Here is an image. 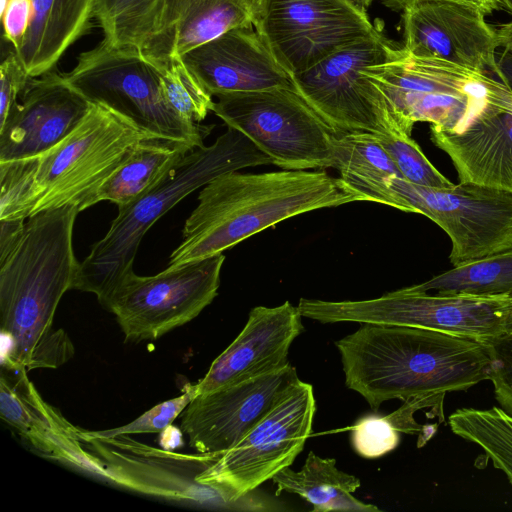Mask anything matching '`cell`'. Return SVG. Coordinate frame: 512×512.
<instances>
[{
	"label": "cell",
	"instance_id": "6da1fadb",
	"mask_svg": "<svg viewBox=\"0 0 512 512\" xmlns=\"http://www.w3.org/2000/svg\"><path fill=\"white\" fill-rule=\"evenodd\" d=\"M79 212L67 205L32 215L18 244L0 259V328L7 341L3 363L56 369L74 356L70 337L55 329L53 320L80 264L73 249Z\"/></svg>",
	"mask_w": 512,
	"mask_h": 512
},
{
	"label": "cell",
	"instance_id": "7a4b0ae2",
	"mask_svg": "<svg viewBox=\"0 0 512 512\" xmlns=\"http://www.w3.org/2000/svg\"><path fill=\"white\" fill-rule=\"evenodd\" d=\"M346 386L373 410L392 399L465 391L489 379L485 342L400 325L360 323L335 342Z\"/></svg>",
	"mask_w": 512,
	"mask_h": 512
},
{
	"label": "cell",
	"instance_id": "3957f363",
	"mask_svg": "<svg viewBox=\"0 0 512 512\" xmlns=\"http://www.w3.org/2000/svg\"><path fill=\"white\" fill-rule=\"evenodd\" d=\"M354 201L341 178L324 171L221 174L202 187L168 265L220 254L283 220Z\"/></svg>",
	"mask_w": 512,
	"mask_h": 512
},
{
	"label": "cell",
	"instance_id": "277c9868",
	"mask_svg": "<svg viewBox=\"0 0 512 512\" xmlns=\"http://www.w3.org/2000/svg\"><path fill=\"white\" fill-rule=\"evenodd\" d=\"M267 164H272L270 157L231 127L213 144L189 151L151 189L118 208L107 233L79 264L73 289L94 294L107 309L117 288L133 272L143 237L160 217L221 174Z\"/></svg>",
	"mask_w": 512,
	"mask_h": 512
},
{
	"label": "cell",
	"instance_id": "5b68a950",
	"mask_svg": "<svg viewBox=\"0 0 512 512\" xmlns=\"http://www.w3.org/2000/svg\"><path fill=\"white\" fill-rule=\"evenodd\" d=\"M399 127L411 135L416 122L452 133L487 114L512 108V90L496 76L397 46L385 62L366 67Z\"/></svg>",
	"mask_w": 512,
	"mask_h": 512
},
{
	"label": "cell",
	"instance_id": "8992f818",
	"mask_svg": "<svg viewBox=\"0 0 512 512\" xmlns=\"http://www.w3.org/2000/svg\"><path fill=\"white\" fill-rule=\"evenodd\" d=\"M341 179L358 201L422 214L435 222L451 240L453 266L512 248V192L470 182L430 188L399 177Z\"/></svg>",
	"mask_w": 512,
	"mask_h": 512
},
{
	"label": "cell",
	"instance_id": "52a82bcc",
	"mask_svg": "<svg viewBox=\"0 0 512 512\" xmlns=\"http://www.w3.org/2000/svg\"><path fill=\"white\" fill-rule=\"evenodd\" d=\"M315 412L313 387L300 380L197 480L216 490L236 510H282L277 501L255 490L294 462L311 433Z\"/></svg>",
	"mask_w": 512,
	"mask_h": 512
},
{
	"label": "cell",
	"instance_id": "ba28073f",
	"mask_svg": "<svg viewBox=\"0 0 512 512\" xmlns=\"http://www.w3.org/2000/svg\"><path fill=\"white\" fill-rule=\"evenodd\" d=\"M161 67L139 49L101 41L81 53L64 77L91 104L102 105L159 139L204 146L209 128L182 120L165 103Z\"/></svg>",
	"mask_w": 512,
	"mask_h": 512
},
{
	"label": "cell",
	"instance_id": "9c48e42d",
	"mask_svg": "<svg viewBox=\"0 0 512 512\" xmlns=\"http://www.w3.org/2000/svg\"><path fill=\"white\" fill-rule=\"evenodd\" d=\"M297 307L302 317L321 323L419 327L482 342L512 332V299L428 294L410 287L369 300L301 298Z\"/></svg>",
	"mask_w": 512,
	"mask_h": 512
},
{
	"label": "cell",
	"instance_id": "30bf717a",
	"mask_svg": "<svg viewBox=\"0 0 512 512\" xmlns=\"http://www.w3.org/2000/svg\"><path fill=\"white\" fill-rule=\"evenodd\" d=\"M212 112L284 170L333 168L334 140L341 132L295 87L220 95Z\"/></svg>",
	"mask_w": 512,
	"mask_h": 512
},
{
	"label": "cell",
	"instance_id": "8fae6325",
	"mask_svg": "<svg viewBox=\"0 0 512 512\" xmlns=\"http://www.w3.org/2000/svg\"><path fill=\"white\" fill-rule=\"evenodd\" d=\"M159 139L98 104L55 147L39 157L40 200L33 215L82 203L142 142Z\"/></svg>",
	"mask_w": 512,
	"mask_h": 512
},
{
	"label": "cell",
	"instance_id": "7c38bea8",
	"mask_svg": "<svg viewBox=\"0 0 512 512\" xmlns=\"http://www.w3.org/2000/svg\"><path fill=\"white\" fill-rule=\"evenodd\" d=\"M397 43L376 27L371 34L292 76L298 93L336 130L376 135L403 132L366 67L390 58Z\"/></svg>",
	"mask_w": 512,
	"mask_h": 512
},
{
	"label": "cell",
	"instance_id": "4fadbf2b",
	"mask_svg": "<svg viewBox=\"0 0 512 512\" xmlns=\"http://www.w3.org/2000/svg\"><path fill=\"white\" fill-rule=\"evenodd\" d=\"M224 260L220 253L152 276L129 274L107 307L125 340H156L196 318L217 296Z\"/></svg>",
	"mask_w": 512,
	"mask_h": 512
},
{
	"label": "cell",
	"instance_id": "5bb4252c",
	"mask_svg": "<svg viewBox=\"0 0 512 512\" xmlns=\"http://www.w3.org/2000/svg\"><path fill=\"white\" fill-rule=\"evenodd\" d=\"M254 28L291 76L376 29L344 0H260Z\"/></svg>",
	"mask_w": 512,
	"mask_h": 512
},
{
	"label": "cell",
	"instance_id": "9a60e30c",
	"mask_svg": "<svg viewBox=\"0 0 512 512\" xmlns=\"http://www.w3.org/2000/svg\"><path fill=\"white\" fill-rule=\"evenodd\" d=\"M81 438L85 449L103 467L107 481L170 501L236 510L216 490L197 480L220 453H177L142 443L128 434L91 437L82 428Z\"/></svg>",
	"mask_w": 512,
	"mask_h": 512
},
{
	"label": "cell",
	"instance_id": "2e32d148",
	"mask_svg": "<svg viewBox=\"0 0 512 512\" xmlns=\"http://www.w3.org/2000/svg\"><path fill=\"white\" fill-rule=\"evenodd\" d=\"M300 381L290 364L198 394L181 414L180 429L195 452L222 453L237 444Z\"/></svg>",
	"mask_w": 512,
	"mask_h": 512
},
{
	"label": "cell",
	"instance_id": "e0dca14e",
	"mask_svg": "<svg viewBox=\"0 0 512 512\" xmlns=\"http://www.w3.org/2000/svg\"><path fill=\"white\" fill-rule=\"evenodd\" d=\"M485 16L480 8L464 2L416 1L402 12L403 47L417 57L490 73L505 84L496 59V31Z\"/></svg>",
	"mask_w": 512,
	"mask_h": 512
},
{
	"label": "cell",
	"instance_id": "ac0fdd59",
	"mask_svg": "<svg viewBox=\"0 0 512 512\" xmlns=\"http://www.w3.org/2000/svg\"><path fill=\"white\" fill-rule=\"evenodd\" d=\"M91 103L53 70L31 78L0 126V162L40 157L83 120Z\"/></svg>",
	"mask_w": 512,
	"mask_h": 512
},
{
	"label": "cell",
	"instance_id": "d6986e66",
	"mask_svg": "<svg viewBox=\"0 0 512 512\" xmlns=\"http://www.w3.org/2000/svg\"><path fill=\"white\" fill-rule=\"evenodd\" d=\"M27 371L2 362L1 419L41 455L105 479L103 467L83 445L81 428L42 398Z\"/></svg>",
	"mask_w": 512,
	"mask_h": 512
},
{
	"label": "cell",
	"instance_id": "ffe728a7",
	"mask_svg": "<svg viewBox=\"0 0 512 512\" xmlns=\"http://www.w3.org/2000/svg\"><path fill=\"white\" fill-rule=\"evenodd\" d=\"M180 59L212 97L295 87L254 26L231 29Z\"/></svg>",
	"mask_w": 512,
	"mask_h": 512
},
{
	"label": "cell",
	"instance_id": "44dd1931",
	"mask_svg": "<svg viewBox=\"0 0 512 512\" xmlns=\"http://www.w3.org/2000/svg\"><path fill=\"white\" fill-rule=\"evenodd\" d=\"M301 318L298 307L289 301L276 307H254L240 334L196 383L198 393H207L288 364L289 349L303 332Z\"/></svg>",
	"mask_w": 512,
	"mask_h": 512
},
{
	"label": "cell",
	"instance_id": "7402d4cb",
	"mask_svg": "<svg viewBox=\"0 0 512 512\" xmlns=\"http://www.w3.org/2000/svg\"><path fill=\"white\" fill-rule=\"evenodd\" d=\"M260 0H160L153 29L139 48L164 66L238 27L254 26Z\"/></svg>",
	"mask_w": 512,
	"mask_h": 512
},
{
	"label": "cell",
	"instance_id": "603a6c76",
	"mask_svg": "<svg viewBox=\"0 0 512 512\" xmlns=\"http://www.w3.org/2000/svg\"><path fill=\"white\" fill-rule=\"evenodd\" d=\"M430 137L450 157L460 182L512 192V108L480 117L459 133L430 126Z\"/></svg>",
	"mask_w": 512,
	"mask_h": 512
},
{
	"label": "cell",
	"instance_id": "cb8c5ba5",
	"mask_svg": "<svg viewBox=\"0 0 512 512\" xmlns=\"http://www.w3.org/2000/svg\"><path fill=\"white\" fill-rule=\"evenodd\" d=\"M95 0H31L32 18L14 50L32 78L52 71L91 25Z\"/></svg>",
	"mask_w": 512,
	"mask_h": 512
},
{
	"label": "cell",
	"instance_id": "d4e9b609",
	"mask_svg": "<svg viewBox=\"0 0 512 512\" xmlns=\"http://www.w3.org/2000/svg\"><path fill=\"white\" fill-rule=\"evenodd\" d=\"M272 481L277 495H299L313 506V512H379L378 507L352 495L361 486L358 477L339 470L335 459L322 458L312 451L299 471L286 467Z\"/></svg>",
	"mask_w": 512,
	"mask_h": 512
},
{
	"label": "cell",
	"instance_id": "484cf974",
	"mask_svg": "<svg viewBox=\"0 0 512 512\" xmlns=\"http://www.w3.org/2000/svg\"><path fill=\"white\" fill-rule=\"evenodd\" d=\"M194 148L183 143L152 139L140 143L80 206L83 211L101 201L119 207L137 200Z\"/></svg>",
	"mask_w": 512,
	"mask_h": 512
},
{
	"label": "cell",
	"instance_id": "4316f807",
	"mask_svg": "<svg viewBox=\"0 0 512 512\" xmlns=\"http://www.w3.org/2000/svg\"><path fill=\"white\" fill-rule=\"evenodd\" d=\"M418 292L512 299V248L464 263L409 286Z\"/></svg>",
	"mask_w": 512,
	"mask_h": 512
},
{
	"label": "cell",
	"instance_id": "83f0119b",
	"mask_svg": "<svg viewBox=\"0 0 512 512\" xmlns=\"http://www.w3.org/2000/svg\"><path fill=\"white\" fill-rule=\"evenodd\" d=\"M452 432L476 443L512 484V416L502 408H462L449 416Z\"/></svg>",
	"mask_w": 512,
	"mask_h": 512
},
{
	"label": "cell",
	"instance_id": "f1b7e54d",
	"mask_svg": "<svg viewBox=\"0 0 512 512\" xmlns=\"http://www.w3.org/2000/svg\"><path fill=\"white\" fill-rule=\"evenodd\" d=\"M160 0H95L93 16L103 41L139 49L149 37Z\"/></svg>",
	"mask_w": 512,
	"mask_h": 512
},
{
	"label": "cell",
	"instance_id": "f546056e",
	"mask_svg": "<svg viewBox=\"0 0 512 512\" xmlns=\"http://www.w3.org/2000/svg\"><path fill=\"white\" fill-rule=\"evenodd\" d=\"M333 168L340 176L368 180L402 175L373 133L341 132L334 140Z\"/></svg>",
	"mask_w": 512,
	"mask_h": 512
},
{
	"label": "cell",
	"instance_id": "4dcf8cb0",
	"mask_svg": "<svg viewBox=\"0 0 512 512\" xmlns=\"http://www.w3.org/2000/svg\"><path fill=\"white\" fill-rule=\"evenodd\" d=\"M160 67V90L167 106L188 124L199 125L212 111V96L180 58Z\"/></svg>",
	"mask_w": 512,
	"mask_h": 512
},
{
	"label": "cell",
	"instance_id": "1f68e13d",
	"mask_svg": "<svg viewBox=\"0 0 512 512\" xmlns=\"http://www.w3.org/2000/svg\"><path fill=\"white\" fill-rule=\"evenodd\" d=\"M39 157L0 162V220L31 217L40 200Z\"/></svg>",
	"mask_w": 512,
	"mask_h": 512
},
{
	"label": "cell",
	"instance_id": "d6a6232c",
	"mask_svg": "<svg viewBox=\"0 0 512 512\" xmlns=\"http://www.w3.org/2000/svg\"><path fill=\"white\" fill-rule=\"evenodd\" d=\"M376 137L406 181L430 188L453 186V183L427 159L411 135L399 132Z\"/></svg>",
	"mask_w": 512,
	"mask_h": 512
},
{
	"label": "cell",
	"instance_id": "836d02e7",
	"mask_svg": "<svg viewBox=\"0 0 512 512\" xmlns=\"http://www.w3.org/2000/svg\"><path fill=\"white\" fill-rule=\"evenodd\" d=\"M198 394L196 383L187 384L181 395L155 405L128 424L100 431L83 429V432L88 436L101 438L114 437L121 434L161 433L183 413Z\"/></svg>",
	"mask_w": 512,
	"mask_h": 512
},
{
	"label": "cell",
	"instance_id": "e575fe53",
	"mask_svg": "<svg viewBox=\"0 0 512 512\" xmlns=\"http://www.w3.org/2000/svg\"><path fill=\"white\" fill-rule=\"evenodd\" d=\"M399 433L386 416L368 415L351 427V442L360 456L378 458L398 446Z\"/></svg>",
	"mask_w": 512,
	"mask_h": 512
},
{
	"label": "cell",
	"instance_id": "d590c367",
	"mask_svg": "<svg viewBox=\"0 0 512 512\" xmlns=\"http://www.w3.org/2000/svg\"><path fill=\"white\" fill-rule=\"evenodd\" d=\"M491 360L489 380L500 407L512 416V332L485 341Z\"/></svg>",
	"mask_w": 512,
	"mask_h": 512
},
{
	"label": "cell",
	"instance_id": "8d00e7d4",
	"mask_svg": "<svg viewBox=\"0 0 512 512\" xmlns=\"http://www.w3.org/2000/svg\"><path fill=\"white\" fill-rule=\"evenodd\" d=\"M31 78L16 52L9 51L0 66V126L4 124Z\"/></svg>",
	"mask_w": 512,
	"mask_h": 512
},
{
	"label": "cell",
	"instance_id": "74e56055",
	"mask_svg": "<svg viewBox=\"0 0 512 512\" xmlns=\"http://www.w3.org/2000/svg\"><path fill=\"white\" fill-rule=\"evenodd\" d=\"M4 38L16 50L21 45L32 18L31 0H8L1 13Z\"/></svg>",
	"mask_w": 512,
	"mask_h": 512
},
{
	"label": "cell",
	"instance_id": "f35d334b",
	"mask_svg": "<svg viewBox=\"0 0 512 512\" xmlns=\"http://www.w3.org/2000/svg\"><path fill=\"white\" fill-rule=\"evenodd\" d=\"M25 220H0V259L18 244L25 230Z\"/></svg>",
	"mask_w": 512,
	"mask_h": 512
},
{
	"label": "cell",
	"instance_id": "ab89813d",
	"mask_svg": "<svg viewBox=\"0 0 512 512\" xmlns=\"http://www.w3.org/2000/svg\"><path fill=\"white\" fill-rule=\"evenodd\" d=\"M385 7L396 11L403 12L409 5L419 0H379ZM468 3L480 8L486 15L495 10H499L495 0H453Z\"/></svg>",
	"mask_w": 512,
	"mask_h": 512
},
{
	"label": "cell",
	"instance_id": "60d3db41",
	"mask_svg": "<svg viewBox=\"0 0 512 512\" xmlns=\"http://www.w3.org/2000/svg\"><path fill=\"white\" fill-rule=\"evenodd\" d=\"M498 46L512 52V20L495 28Z\"/></svg>",
	"mask_w": 512,
	"mask_h": 512
},
{
	"label": "cell",
	"instance_id": "b9f144b4",
	"mask_svg": "<svg viewBox=\"0 0 512 512\" xmlns=\"http://www.w3.org/2000/svg\"><path fill=\"white\" fill-rule=\"evenodd\" d=\"M505 79V84L512 90V52L504 51L498 62Z\"/></svg>",
	"mask_w": 512,
	"mask_h": 512
},
{
	"label": "cell",
	"instance_id": "7bdbcfd3",
	"mask_svg": "<svg viewBox=\"0 0 512 512\" xmlns=\"http://www.w3.org/2000/svg\"><path fill=\"white\" fill-rule=\"evenodd\" d=\"M357 10L367 13V10L374 0H344Z\"/></svg>",
	"mask_w": 512,
	"mask_h": 512
},
{
	"label": "cell",
	"instance_id": "ee69618b",
	"mask_svg": "<svg viewBox=\"0 0 512 512\" xmlns=\"http://www.w3.org/2000/svg\"><path fill=\"white\" fill-rule=\"evenodd\" d=\"M498 9L504 10L512 15V0H495Z\"/></svg>",
	"mask_w": 512,
	"mask_h": 512
}]
</instances>
